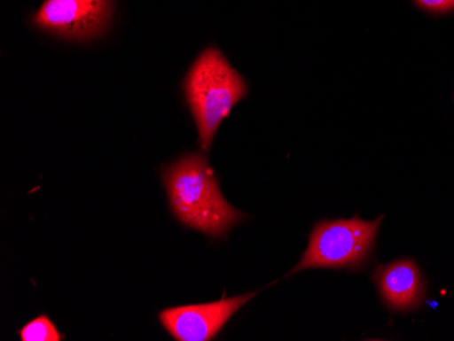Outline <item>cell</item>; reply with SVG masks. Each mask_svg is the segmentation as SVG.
Masks as SVG:
<instances>
[{
    "label": "cell",
    "instance_id": "6da1fadb",
    "mask_svg": "<svg viewBox=\"0 0 454 341\" xmlns=\"http://www.w3.org/2000/svg\"><path fill=\"white\" fill-rule=\"evenodd\" d=\"M162 180L173 213L187 228L223 238L245 219L222 195L204 152L184 155L162 170Z\"/></svg>",
    "mask_w": 454,
    "mask_h": 341
},
{
    "label": "cell",
    "instance_id": "7a4b0ae2",
    "mask_svg": "<svg viewBox=\"0 0 454 341\" xmlns=\"http://www.w3.org/2000/svg\"><path fill=\"white\" fill-rule=\"evenodd\" d=\"M183 90L198 127L201 151L207 152L222 121L247 97V82L221 50L210 47L188 71Z\"/></svg>",
    "mask_w": 454,
    "mask_h": 341
},
{
    "label": "cell",
    "instance_id": "3957f363",
    "mask_svg": "<svg viewBox=\"0 0 454 341\" xmlns=\"http://www.w3.org/2000/svg\"><path fill=\"white\" fill-rule=\"evenodd\" d=\"M382 218L323 221L313 229L309 246L290 275L312 268H359L369 260Z\"/></svg>",
    "mask_w": 454,
    "mask_h": 341
},
{
    "label": "cell",
    "instance_id": "277c9868",
    "mask_svg": "<svg viewBox=\"0 0 454 341\" xmlns=\"http://www.w3.org/2000/svg\"><path fill=\"white\" fill-rule=\"evenodd\" d=\"M114 0H45L33 17L41 30L67 40H93L108 30Z\"/></svg>",
    "mask_w": 454,
    "mask_h": 341
},
{
    "label": "cell",
    "instance_id": "5b68a950",
    "mask_svg": "<svg viewBox=\"0 0 454 341\" xmlns=\"http://www.w3.org/2000/svg\"><path fill=\"white\" fill-rule=\"evenodd\" d=\"M256 292L223 298L210 304L169 307L158 315L168 333L177 341H210Z\"/></svg>",
    "mask_w": 454,
    "mask_h": 341
},
{
    "label": "cell",
    "instance_id": "8992f818",
    "mask_svg": "<svg viewBox=\"0 0 454 341\" xmlns=\"http://www.w3.org/2000/svg\"><path fill=\"white\" fill-rule=\"evenodd\" d=\"M380 294L394 310H414L425 298V280L412 260H396L377 268L374 275Z\"/></svg>",
    "mask_w": 454,
    "mask_h": 341
},
{
    "label": "cell",
    "instance_id": "52a82bcc",
    "mask_svg": "<svg viewBox=\"0 0 454 341\" xmlns=\"http://www.w3.org/2000/svg\"><path fill=\"white\" fill-rule=\"evenodd\" d=\"M22 341H61L65 335L59 332L52 321L47 315H38L20 330Z\"/></svg>",
    "mask_w": 454,
    "mask_h": 341
},
{
    "label": "cell",
    "instance_id": "ba28073f",
    "mask_svg": "<svg viewBox=\"0 0 454 341\" xmlns=\"http://www.w3.org/2000/svg\"><path fill=\"white\" fill-rule=\"evenodd\" d=\"M414 4L427 14L445 15L454 12V0H414Z\"/></svg>",
    "mask_w": 454,
    "mask_h": 341
}]
</instances>
